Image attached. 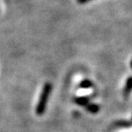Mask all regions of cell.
I'll return each mask as SVG.
<instances>
[{
    "label": "cell",
    "mask_w": 132,
    "mask_h": 132,
    "mask_svg": "<svg viewBox=\"0 0 132 132\" xmlns=\"http://www.w3.org/2000/svg\"><path fill=\"white\" fill-rule=\"evenodd\" d=\"M52 92V85L50 82H46L43 85V88L41 91L40 96L39 99V103H38L37 106H36V114L39 116L42 115L45 112L46 106H47L48 99H49V95Z\"/></svg>",
    "instance_id": "1"
},
{
    "label": "cell",
    "mask_w": 132,
    "mask_h": 132,
    "mask_svg": "<svg viewBox=\"0 0 132 132\" xmlns=\"http://www.w3.org/2000/svg\"><path fill=\"white\" fill-rule=\"evenodd\" d=\"M132 88V78L131 77H128V80L126 82V85H125V88H124V96L128 97V95L130 94Z\"/></svg>",
    "instance_id": "2"
},
{
    "label": "cell",
    "mask_w": 132,
    "mask_h": 132,
    "mask_svg": "<svg viewBox=\"0 0 132 132\" xmlns=\"http://www.w3.org/2000/svg\"><path fill=\"white\" fill-rule=\"evenodd\" d=\"M74 102L78 105H86L89 102V98L86 96H79L74 99Z\"/></svg>",
    "instance_id": "3"
},
{
    "label": "cell",
    "mask_w": 132,
    "mask_h": 132,
    "mask_svg": "<svg viewBox=\"0 0 132 132\" xmlns=\"http://www.w3.org/2000/svg\"><path fill=\"white\" fill-rule=\"evenodd\" d=\"M100 107L98 105H95V104H91V105H87V111H89L92 114H96L98 113Z\"/></svg>",
    "instance_id": "4"
},
{
    "label": "cell",
    "mask_w": 132,
    "mask_h": 132,
    "mask_svg": "<svg viewBox=\"0 0 132 132\" xmlns=\"http://www.w3.org/2000/svg\"><path fill=\"white\" fill-rule=\"evenodd\" d=\"M115 126L118 128H130V122L126 121V120H120V121L116 122Z\"/></svg>",
    "instance_id": "5"
},
{
    "label": "cell",
    "mask_w": 132,
    "mask_h": 132,
    "mask_svg": "<svg viewBox=\"0 0 132 132\" xmlns=\"http://www.w3.org/2000/svg\"><path fill=\"white\" fill-rule=\"evenodd\" d=\"M92 85H93V84L88 79H85V80H82L80 82V87H82V89H88L90 87H92Z\"/></svg>",
    "instance_id": "6"
},
{
    "label": "cell",
    "mask_w": 132,
    "mask_h": 132,
    "mask_svg": "<svg viewBox=\"0 0 132 132\" xmlns=\"http://www.w3.org/2000/svg\"><path fill=\"white\" fill-rule=\"evenodd\" d=\"M89 1H91V0H77V2L79 4H85V3L89 2Z\"/></svg>",
    "instance_id": "7"
}]
</instances>
